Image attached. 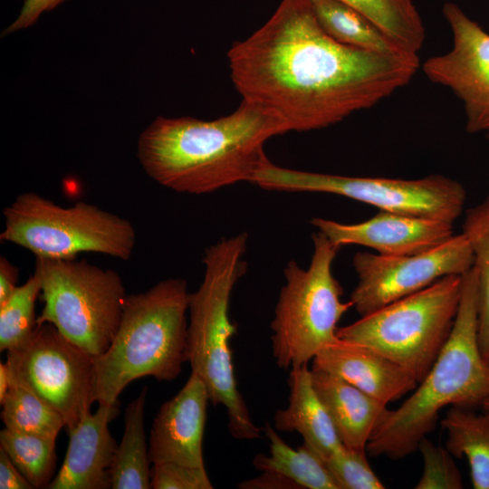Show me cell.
Returning a JSON list of instances; mask_svg holds the SVG:
<instances>
[{"instance_id": "9a60e30c", "label": "cell", "mask_w": 489, "mask_h": 489, "mask_svg": "<svg viewBox=\"0 0 489 489\" xmlns=\"http://www.w3.org/2000/svg\"><path fill=\"white\" fill-rule=\"evenodd\" d=\"M209 400L204 381L191 372L183 388L160 407L150 430L152 464L173 462L206 468L203 436Z\"/></svg>"}, {"instance_id": "ac0fdd59", "label": "cell", "mask_w": 489, "mask_h": 489, "mask_svg": "<svg viewBox=\"0 0 489 489\" xmlns=\"http://www.w3.org/2000/svg\"><path fill=\"white\" fill-rule=\"evenodd\" d=\"M312 379L342 445L366 451L388 405L332 374L312 369Z\"/></svg>"}, {"instance_id": "8d00e7d4", "label": "cell", "mask_w": 489, "mask_h": 489, "mask_svg": "<svg viewBox=\"0 0 489 489\" xmlns=\"http://www.w3.org/2000/svg\"><path fill=\"white\" fill-rule=\"evenodd\" d=\"M481 407L484 412L489 414V397L482 402Z\"/></svg>"}, {"instance_id": "52a82bcc", "label": "cell", "mask_w": 489, "mask_h": 489, "mask_svg": "<svg viewBox=\"0 0 489 489\" xmlns=\"http://www.w3.org/2000/svg\"><path fill=\"white\" fill-rule=\"evenodd\" d=\"M462 275L445 276L339 327L337 336L379 351L405 368L419 383L452 331L462 294Z\"/></svg>"}, {"instance_id": "ffe728a7", "label": "cell", "mask_w": 489, "mask_h": 489, "mask_svg": "<svg viewBox=\"0 0 489 489\" xmlns=\"http://www.w3.org/2000/svg\"><path fill=\"white\" fill-rule=\"evenodd\" d=\"M321 27L340 43L388 55L408 53L375 23L340 0H309Z\"/></svg>"}, {"instance_id": "d6a6232c", "label": "cell", "mask_w": 489, "mask_h": 489, "mask_svg": "<svg viewBox=\"0 0 489 489\" xmlns=\"http://www.w3.org/2000/svg\"><path fill=\"white\" fill-rule=\"evenodd\" d=\"M0 488L34 489L2 448H0Z\"/></svg>"}, {"instance_id": "3957f363", "label": "cell", "mask_w": 489, "mask_h": 489, "mask_svg": "<svg viewBox=\"0 0 489 489\" xmlns=\"http://www.w3.org/2000/svg\"><path fill=\"white\" fill-rule=\"evenodd\" d=\"M463 287L450 336L414 392L398 408L387 409L366 451L398 460L417 450L446 406H481L489 397V368L478 341L477 281L474 267Z\"/></svg>"}, {"instance_id": "f35d334b", "label": "cell", "mask_w": 489, "mask_h": 489, "mask_svg": "<svg viewBox=\"0 0 489 489\" xmlns=\"http://www.w3.org/2000/svg\"><path fill=\"white\" fill-rule=\"evenodd\" d=\"M487 137H488V139H489V131L487 132Z\"/></svg>"}, {"instance_id": "8992f818", "label": "cell", "mask_w": 489, "mask_h": 489, "mask_svg": "<svg viewBox=\"0 0 489 489\" xmlns=\"http://www.w3.org/2000/svg\"><path fill=\"white\" fill-rule=\"evenodd\" d=\"M309 266L291 260L283 268L282 286L271 322L273 356L287 370L308 365L324 347L338 339V323L352 307L341 301L342 287L332 273L340 247L322 233L312 235Z\"/></svg>"}, {"instance_id": "74e56055", "label": "cell", "mask_w": 489, "mask_h": 489, "mask_svg": "<svg viewBox=\"0 0 489 489\" xmlns=\"http://www.w3.org/2000/svg\"><path fill=\"white\" fill-rule=\"evenodd\" d=\"M486 362H487V366L489 368V357L487 358Z\"/></svg>"}, {"instance_id": "4316f807", "label": "cell", "mask_w": 489, "mask_h": 489, "mask_svg": "<svg viewBox=\"0 0 489 489\" xmlns=\"http://www.w3.org/2000/svg\"><path fill=\"white\" fill-rule=\"evenodd\" d=\"M55 437L9 430L0 432V448L35 488H47L56 466Z\"/></svg>"}, {"instance_id": "4dcf8cb0", "label": "cell", "mask_w": 489, "mask_h": 489, "mask_svg": "<svg viewBox=\"0 0 489 489\" xmlns=\"http://www.w3.org/2000/svg\"><path fill=\"white\" fill-rule=\"evenodd\" d=\"M153 489H212L206 468L173 462L153 464L150 473Z\"/></svg>"}, {"instance_id": "5bb4252c", "label": "cell", "mask_w": 489, "mask_h": 489, "mask_svg": "<svg viewBox=\"0 0 489 489\" xmlns=\"http://www.w3.org/2000/svg\"><path fill=\"white\" fill-rule=\"evenodd\" d=\"M311 223L339 247L362 245L384 256L420 254L454 235L453 224L448 222L387 211L356 224L321 217H314Z\"/></svg>"}, {"instance_id": "f1b7e54d", "label": "cell", "mask_w": 489, "mask_h": 489, "mask_svg": "<svg viewBox=\"0 0 489 489\" xmlns=\"http://www.w3.org/2000/svg\"><path fill=\"white\" fill-rule=\"evenodd\" d=\"M366 453L343 446L324 460L339 489L385 488L370 467Z\"/></svg>"}, {"instance_id": "83f0119b", "label": "cell", "mask_w": 489, "mask_h": 489, "mask_svg": "<svg viewBox=\"0 0 489 489\" xmlns=\"http://www.w3.org/2000/svg\"><path fill=\"white\" fill-rule=\"evenodd\" d=\"M41 282L34 273L0 305V350H13L26 341L37 327L35 302Z\"/></svg>"}, {"instance_id": "836d02e7", "label": "cell", "mask_w": 489, "mask_h": 489, "mask_svg": "<svg viewBox=\"0 0 489 489\" xmlns=\"http://www.w3.org/2000/svg\"><path fill=\"white\" fill-rule=\"evenodd\" d=\"M243 489H298L293 481L274 472H263L253 479H248L238 484Z\"/></svg>"}, {"instance_id": "277c9868", "label": "cell", "mask_w": 489, "mask_h": 489, "mask_svg": "<svg viewBox=\"0 0 489 489\" xmlns=\"http://www.w3.org/2000/svg\"><path fill=\"white\" fill-rule=\"evenodd\" d=\"M189 296L182 278L161 280L144 292L127 295L116 334L94 357V401L119 404L133 380L175 379L187 362Z\"/></svg>"}, {"instance_id": "1f68e13d", "label": "cell", "mask_w": 489, "mask_h": 489, "mask_svg": "<svg viewBox=\"0 0 489 489\" xmlns=\"http://www.w3.org/2000/svg\"><path fill=\"white\" fill-rule=\"evenodd\" d=\"M65 0H24L17 18L3 32L8 34L35 24L40 15L53 10Z\"/></svg>"}, {"instance_id": "484cf974", "label": "cell", "mask_w": 489, "mask_h": 489, "mask_svg": "<svg viewBox=\"0 0 489 489\" xmlns=\"http://www.w3.org/2000/svg\"><path fill=\"white\" fill-rule=\"evenodd\" d=\"M366 15L408 53L417 54L425 40L421 18L411 0H340Z\"/></svg>"}, {"instance_id": "6da1fadb", "label": "cell", "mask_w": 489, "mask_h": 489, "mask_svg": "<svg viewBox=\"0 0 489 489\" xmlns=\"http://www.w3.org/2000/svg\"><path fill=\"white\" fill-rule=\"evenodd\" d=\"M226 55L242 100L274 114L288 132L324 129L369 109L407 85L419 67L417 55L382 54L335 41L309 0H282Z\"/></svg>"}, {"instance_id": "7a4b0ae2", "label": "cell", "mask_w": 489, "mask_h": 489, "mask_svg": "<svg viewBox=\"0 0 489 489\" xmlns=\"http://www.w3.org/2000/svg\"><path fill=\"white\" fill-rule=\"evenodd\" d=\"M286 132L274 114L242 100L232 113L212 120L158 117L139 138L138 158L148 176L162 187L208 194L252 183L270 161L266 141Z\"/></svg>"}, {"instance_id": "ba28073f", "label": "cell", "mask_w": 489, "mask_h": 489, "mask_svg": "<svg viewBox=\"0 0 489 489\" xmlns=\"http://www.w3.org/2000/svg\"><path fill=\"white\" fill-rule=\"evenodd\" d=\"M2 242L19 245L36 258L75 259L97 253L129 260L136 230L127 219L86 202L62 206L25 192L3 209Z\"/></svg>"}, {"instance_id": "d6986e66", "label": "cell", "mask_w": 489, "mask_h": 489, "mask_svg": "<svg viewBox=\"0 0 489 489\" xmlns=\"http://www.w3.org/2000/svg\"><path fill=\"white\" fill-rule=\"evenodd\" d=\"M288 406L275 412L274 428L297 432L323 461L343 447L332 420L317 395L308 365L292 368L288 378Z\"/></svg>"}, {"instance_id": "8fae6325", "label": "cell", "mask_w": 489, "mask_h": 489, "mask_svg": "<svg viewBox=\"0 0 489 489\" xmlns=\"http://www.w3.org/2000/svg\"><path fill=\"white\" fill-rule=\"evenodd\" d=\"M10 383L21 384L64 419L67 430L91 413L94 356L71 342L53 324L37 325L31 337L7 350Z\"/></svg>"}, {"instance_id": "f546056e", "label": "cell", "mask_w": 489, "mask_h": 489, "mask_svg": "<svg viewBox=\"0 0 489 489\" xmlns=\"http://www.w3.org/2000/svg\"><path fill=\"white\" fill-rule=\"evenodd\" d=\"M423 457V473L416 489H461L462 476L453 455L442 446L435 445L427 437L417 447Z\"/></svg>"}, {"instance_id": "2e32d148", "label": "cell", "mask_w": 489, "mask_h": 489, "mask_svg": "<svg viewBox=\"0 0 489 489\" xmlns=\"http://www.w3.org/2000/svg\"><path fill=\"white\" fill-rule=\"evenodd\" d=\"M119 404H99L68 430L69 443L63 463L48 489H108L110 469L118 448L109 424L119 414Z\"/></svg>"}, {"instance_id": "9c48e42d", "label": "cell", "mask_w": 489, "mask_h": 489, "mask_svg": "<svg viewBox=\"0 0 489 489\" xmlns=\"http://www.w3.org/2000/svg\"><path fill=\"white\" fill-rule=\"evenodd\" d=\"M43 308L37 325L53 324L71 342L96 357L119 328L126 292L120 274L85 260L36 258Z\"/></svg>"}, {"instance_id": "603a6c76", "label": "cell", "mask_w": 489, "mask_h": 489, "mask_svg": "<svg viewBox=\"0 0 489 489\" xmlns=\"http://www.w3.org/2000/svg\"><path fill=\"white\" fill-rule=\"evenodd\" d=\"M269 441L270 454H258L254 466L262 472H274L306 489H339L323 459L309 446L291 447L269 422L263 428Z\"/></svg>"}, {"instance_id": "30bf717a", "label": "cell", "mask_w": 489, "mask_h": 489, "mask_svg": "<svg viewBox=\"0 0 489 489\" xmlns=\"http://www.w3.org/2000/svg\"><path fill=\"white\" fill-rule=\"evenodd\" d=\"M252 184L271 191L342 196L380 211L450 224L460 216L466 198L462 184L443 175L417 179L349 177L291 169L271 161L255 174Z\"/></svg>"}, {"instance_id": "44dd1931", "label": "cell", "mask_w": 489, "mask_h": 489, "mask_svg": "<svg viewBox=\"0 0 489 489\" xmlns=\"http://www.w3.org/2000/svg\"><path fill=\"white\" fill-rule=\"evenodd\" d=\"M446 432V448L465 457L475 489H489V414L452 406L440 422Z\"/></svg>"}, {"instance_id": "e575fe53", "label": "cell", "mask_w": 489, "mask_h": 489, "mask_svg": "<svg viewBox=\"0 0 489 489\" xmlns=\"http://www.w3.org/2000/svg\"><path fill=\"white\" fill-rule=\"evenodd\" d=\"M19 269L7 260L0 257V305H3L17 289Z\"/></svg>"}, {"instance_id": "5b68a950", "label": "cell", "mask_w": 489, "mask_h": 489, "mask_svg": "<svg viewBox=\"0 0 489 489\" xmlns=\"http://www.w3.org/2000/svg\"><path fill=\"white\" fill-rule=\"evenodd\" d=\"M248 235L243 232L206 248L204 276L190 293L187 327V362L191 372L205 383L214 406L225 407L231 436L240 440L261 436L241 395L232 360L230 340L236 325L229 316L233 290L244 274Z\"/></svg>"}, {"instance_id": "cb8c5ba5", "label": "cell", "mask_w": 489, "mask_h": 489, "mask_svg": "<svg viewBox=\"0 0 489 489\" xmlns=\"http://www.w3.org/2000/svg\"><path fill=\"white\" fill-rule=\"evenodd\" d=\"M474 255L477 281L478 341L485 360L489 357V196L467 210L463 225Z\"/></svg>"}, {"instance_id": "e0dca14e", "label": "cell", "mask_w": 489, "mask_h": 489, "mask_svg": "<svg viewBox=\"0 0 489 489\" xmlns=\"http://www.w3.org/2000/svg\"><path fill=\"white\" fill-rule=\"evenodd\" d=\"M312 369L337 376L386 405L418 384L405 368L379 351L340 338L316 354Z\"/></svg>"}, {"instance_id": "7c38bea8", "label": "cell", "mask_w": 489, "mask_h": 489, "mask_svg": "<svg viewBox=\"0 0 489 489\" xmlns=\"http://www.w3.org/2000/svg\"><path fill=\"white\" fill-rule=\"evenodd\" d=\"M358 276L350 301L360 316L419 292L447 275H462L474 264L470 244L462 233L440 245L412 255L384 256L357 253Z\"/></svg>"}, {"instance_id": "d590c367", "label": "cell", "mask_w": 489, "mask_h": 489, "mask_svg": "<svg viewBox=\"0 0 489 489\" xmlns=\"http://www.w3.org/2000/svg\"><path fill=\"white\" fill-rule=\"evenodd\" d=\"M10 387L9 372L5 362L0 363V402L4 399Z\"/></svg>"}, {"instance_id": "7402d4cb", "label": "cell", "mask_w": 489, "mask_h": 489, "mask_svg": "<svg viewBox=\"0 0 489 489\" xmlns=\"http://www.w3.org/2000/svg\"><path fill=\"white\" fill-rule=\"evenodd\" d=\"M148 388L126 408L124 432L110 469L112 489H149V446L144 427V408Z\"/></svg>"}, {"instance_id": "4fadbf2b", "label": "cell", "mask_w": 489, "mask_h": 489, "mask_svg": "<svg viewBox=\"0 0 489 489\" xmlns=\"http://www.w3.org/2000/svg\"><path fill=\"white\" fill-rule=\"evenodd\" d=\"M443 14L453 36L451 49L422 65L434 83L449 89L463 103L469 133L489 131V34L455 4Z\"/></svg>"}, {"instance_id": "d4e9b609", "label": "cell", "mask_w": 489, "mask_h": 489, "mask_svg": "<svg viewBox=\"0 0 489 489\" xmlns=\"http://www.w3.org/2000/svg\"><path fill=\"white\" fill-rule=\"evenodd\" d=\"M5 427L19 433L57 437L65 427L62 417L28 388L14 382L0 402Z\"/></svg>"}]
</instances>
